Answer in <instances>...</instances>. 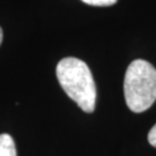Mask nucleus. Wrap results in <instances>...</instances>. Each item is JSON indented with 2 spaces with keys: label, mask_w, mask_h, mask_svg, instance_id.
Here are the masks:
<instances>
[{
  "label": "nucleus",
  "mask_w": 156,
  "mask_h": 156,
  "mask_svg": "<svg viewBox=\"0 0 156 156\" xmlns=\"http://www.w3.org/2000/svg\"><path fill=\"white\" fill-rule=\"evenodd\" d=\"M57 79L67 96L82 111L94 112L96 106V86L89 67L79 58L67 57L58 62Z\"/></svg>",
  "instance_id": "nucleus-1"
},
{
  "label": "nucleus",
  "mask_w": 156,
  "mask_h": 156,
  "mask_svg": "<svg viewBox=\"0 0 156 156\" xmlns=\"http://www.w3.org/2000/svg\"><path fill=\"white\" fill-rule=\"evenodd\" d=\"M124 95L128 109L135 113L148 110L156 101V69L136 59L128 65L124 80Z\"/></svg>",
  "instance_id": "nucleus-2"
},
{
  "label": "nucleus",
  "mask_w": 156,
  "mask_h": 156,
  "mask_svg": "<svg viewBox=\"0 0 156 156\" xmlns=\"http://www.w3.org/2000/svg\"><path fill=\"white\" fill-rule=\"evenodd\" d=\"M0 156H16L15 142L9 134H0Z\"/></svg>",
  "instance_id": "nucleus-3"
},
{
  "label": "nucleus",
  "mask_w": 156,
  "mask_h": 156,
  "mask_svg": "<svg viewBox=\"0 0 156 156\" xmlns=\"http://www.w3.org/2000/svg\"><path fill=\"white\" fill-rule=\"evenodd\" d=\"M84 4L90 6H97V7H108L112 6L117 2L118 0H81Z\"/></svg>",
  "instance_id": "nucleus-4"
},
{
  "label": "nucleus",
  "mask_w": 156,
  "mask_h": 156,
  "mask_svg": "<svg viewBox=\"0 0 156 156\" xmlns=\"http://www.w3.org/2000/svg\"><path fill=\"white\" fill-rule=\"evenodd\" d=\"M148 142H149L153 147L156 148V124L151 128V131H149V133H148Z\"/></svg>",
  "instance_id": "nucleus-5"
},
{
  "label": "nucleus",
  "mask_w": 156,
  "mask_h": 156,
  "mask_svg": "<svg viewBox=\"0 0 156 156\" xmlns=\"http://www.w3.org/2000/svg\"><path fill=\"white\" fill-rule=\"evenodd\" d=\"M2 37H4L2 36V29L0 28V45H1V42H2Z\"/></svg>",
  "instance_id": "nucleus-6"
}]
</instances>
